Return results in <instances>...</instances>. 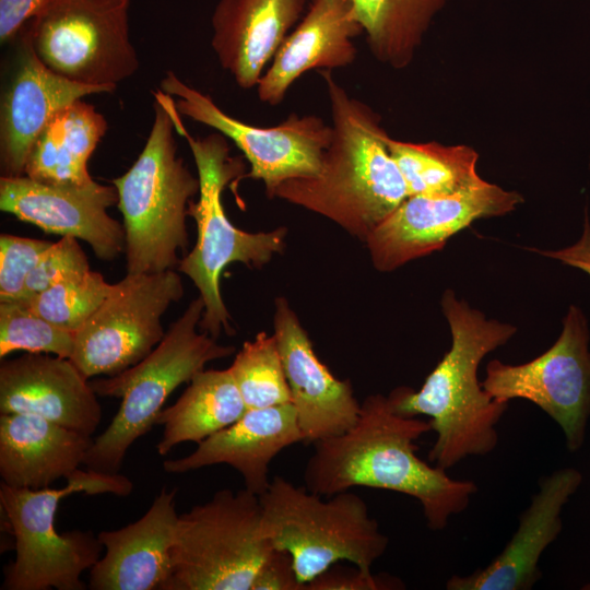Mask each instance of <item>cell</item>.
<instances>
[{"label": "cell", "instance_id": "f1b7e54d", "mask_svg": "<svg viewBox=\"0 0 590 590\" xmlns=\"http://www.w3.org/2000/svg\"><path fill=\"white\" fill-rule=\"evenodd\" d=\"M247 409L291 403V391L274 334L244 343L228 367Z\"/></svg>", "mask_w": 590, "mask_h": 590}, {"label": "cell", "instance_id": "ffe728a7", "mask_svg": "<svg viewBox=\"0 0 590 590\" xmlns=\"http://www.w3.org/2000/svg\"><path fill=\"white\" fill-rule=\"evenodd\" d=\"M363 33L349 0H311L276 50L257 84L258 97L271 106L283 102L305 72L345 68L354 62V38Z\"/></svg>", "mask_w": 590, "mask_h": 590}, {"label": "cell", "instance_id": "484cf974", "mask_svg": "<svg viewBox=\"0 0 590 590\" xmlns=\"http://www.w3.org/2000/svg\"><path fill=\"white\" fill-rule=\"evenodd\" d=\"M188 384L178 400L157 415L156 424L164 426L156 445L161 456L181 442H201L235 423L247 411L228 368L203 369Z\"/></svg>", "mask_w": 590, "mask_h": 590}, {"label": "cell", "instance_id": "52a82bcc", "mask_svg": "<svg viewBox=\"0 0 590 590\" xmlns=\"http://www.w3.org/2000/svg\"><path fill=\"white\" fill-rule=\"evenodd\" d=\"M60 488H16L0 485V504L14 538L15 559L4 569V590H83L81 575L101 558L97 535L73 530L59 533V503L75 493L127 496L132 482L119 473L75 470Z\"/></svg>", "mask_w": 590, "mask_h": 590}, {"label": "cell", "instance_id": "8992f818", "mask_svg": "<svg viewBox=\"0 0 590 590\" xmlns=\"http://www.w3.org/2000/svg\"><path fill=\"white\" fill-rule=\"evenodd\" d=\"M204 311L199 296L166 331L153 351L130 368L91 381L97 396L120 398V406L107 428L88 448L83 464L103 473H118L127 451L156 424L167 398L189 382L212 361L231 356L232 345H222L197 329Z\"/></svg>", "mask_w": 590, "mask_h": 590}, {"label": "cell", "instance_id": "8fae6325", "mask_svg": "<svg viewBox=\"0 0 590 590\" xmlns=\"http://www.w3.org/2000/svg\"><path fill=\"white\" fill-rule=\"evenodd\" d=\"M184 295L175 270L127 273L74 333L70 359L87 379L115 376L146 357L162 341V318Z\"/></svg>", "mask_w": 590, "mask_h": 590}, {"label": "cell", "instance_id": "7c38bea8", "mask_svg": "<svg viewBox=\"0 0 590 590\" xmlns=\"http://www.w3.org/2000/svg\"><path fill=\"white\" fill-rule=\"evenodd\" d=\"M589 339L583 312L571 305L560 335L547 351L519 365L491 361L482 387L502 402L534 403L559 425L567 449L575 452L583 445L590 418Z\"/></svg>", "mask_w": 590, "mask_h": 590}, {"label": "cell", "instance_id": "d4e9b609", "mask_svg": "<svg viewBox=\"0 0 590 590\" xmlns=\"http://www.w3.org/2000/svg\"><path fill=\"white\" fill-rule=\"evenodd\" d=\"M108 129L105 117L83 98L60 109L36 139L24 175L45 184L81 187L94 179L87 162Z\"/></svg>", "mask_w": 590, "mask_h": 590}, {"label": "cell", "instance_id": "d6a6232c", "mask_svg": "<svg viewBox=\"0 0 590 590\" xmlns=\"http://www.w3.org/2000/svg\"><path fill=\"white\" fill-rule=\"evenodd\" d=\"M90 269L87 257L78 239L63 236L44 252L26 280L21 299L43 292L68 275Z\"/></svg>", "mask_w": 590, "mask_h": 590}, {"label": "cell", "instance_id": "836d02e7", "mask_svg": "<svg viewBox=\"0 0 590 590\" xmlns=\"http://www.w3.org/2000/svg\"><path fill=\"white\" fill-rule=\"evenodd\" d=\"M404 583L389 575H374L371 570L330 567L305 585V590H397Z\"/></svg>", "mask_w": 590, "mask_h": 590}, {"label": "cell", "instance_id": "7402d4cb", "mask_svg": "<svg viewBox=\"0 0 590 590\" xmlns=\"http://www.w3.org/2000/svg\"><path fill=\"white\" fill-rule=\"evenodd\" d=\"M176 492L163 488L140 519L97 534L105 554L90 569V589L162 590L179 518Z\"/></svg>", "mask_w": 590, "mask_h": 590}, {"label": "cell", "instance_id": "9c48e42d", "mask_svg": "<svg viewBox=\"0 0 590 590\" xmlns=\"http://www.w3.org/2000/svg\"><path fill=\"white\" fill-rule=\"evenodd\" d=\"M272 550L259 496L247 488L220 489L179 515L162 590H251Z\"/></svg>", "mask_w": 590, "mask_h": 590}, {"label": "cell", "instance_id": "e575fe53", "mask_svg": "<svg viewBox=\"0 0 590 590\" xmlns=\"http://www.w3.org/2000/svg\"><path fill=\"white\" fill-rule=\"evenodd\" d=\"M251 590H305L300 583L291 554L273 548L258 570Z\"/></svg>", "mask_w": 590, "mask_h": 590}, {"label": "cell", "instance_id": "4fadbf2b", "mask_svg": "<svg viewBox=\"0 0 590 590\" xmlns=\"http://www.w3.org/2000/svg\"><path fill=\"white\" fill-rule=\"evenodd\" d=\"M160 90L175 99L180 115L231 140L250 164V172L243 177L263 181L269 198L282 182L319 172L332 137L331 126L322 118L291 114L278 126H252L226 114L173 71L162 79Z\"/></svg>", "mask_w": 590, "mask_h": 590}, {"label": "cell", "instance_id": "277c9868", "mask_svg": "<svg viewBox=\"0 0 590 590\" xmlns=\"http://www.w3.org/2000/svg\"><path fill=\"white\" fill-rule=\"evenodd\" d=\"M154 96L146 142L131 167L111 184L122 214L127 273L175 270L188 244L186 217L199 193V178L177 156L176 129L165 93Z\"/></svg>", "mask_w": 590, "mask_h": 590}, {"label": "cell", "instance_id": "d590c367", "mask_svg": "<svg viewBox=\"0 0 590 590\" xmlns=\"http://www.w3.org/2000/svg\"><path fill=\"white\" fill-rule=\"evenodd\" d=\"M46 0H0V40L16 37Z\"/></svg>", "mask_w": 590, "mask_h": 590}, {"label": "cell", "instance_id": "8d00e7d4", "mask_svg": "<svg viewBox=\"0 0 590 590\" xmlns=\"http://www.w3.org/2000/svg\"><path fill=\"white\" fill-rule=\"evenodd\" d=\"M535 251L543 256L559 260L565 264L580 269L590 275V222L587 212L585 216L583 232L577 243L559 250Z\"/></svg>", "mask_w": 590, "mask_h": 590}, {"label": "cell", "instance_id": "ac0fdd59", "mask_svg": "<svg viewBox=\"0 0 590 590\" xmlns=\"http://www.w3.org/2000/svg\"><path fill=\"white\" fill-rule=\"evenodd\" d=\"M87 380L70 358L27 353L4 359L0 411L37 415L92 436L102 420V406Z\"/></svg>", "mask_w": 590, "mask_h": 590}, {"label": "cell", "instance_id": "6da1fadb", "mask_svg": "<svg viewBox=\"0 0 590 590\" xmlns=\"http://www.w3.org/2000/svg\"><path fill=\"white\" fill-rule=\"evenodd\" d=\"M429 430L430 421L399 414L389 396L370 394L349 430L314 444L305 487L321 496L356 486L398 492L420 502L430 530H442L468 508L477 486L416 455L415 441Z\"/></svg>", "mask_w": 590, "mask_h": 590}, {"label": "cell", "instance_id": "7a4b0ae2", "mask_svg": "<svg viewBox=\"0 0 590 590\" xmlns=\"http://www.w3.org/2000/svg\"><path fill=\"white\" fill-rule=\"evenodd\" d=\"M327 87L332 137L319 172L282 182L272 197L320 214L351 235H368L408 197L390 154L380 116L321 71Z\"/></svg>", "mask_w": 590, "mask_h": 590}, {"label": "cell", "instance_id": "4316f807", "mask_svg": "<svg viewBox=\"0 0 590 590\" xmlns=\"http://www.w3.org/2000/svg\"><path fill=\"white\" fill-rule=\"evenodd\" d=\"M356 13L371 54L393 69H403L416 50L436 14L447 0H349Z\"/></svg>", "mask_w": 590, "mask_h": 590}, {"label": "cell", "instance_id": "cb8c5ba5", "mask_svg": "<svg viewBox=\"0 0 590 590\" xmlns=\"http://www.w3.org/2000/svg\"><path fill=\"white\" fill-rule=\"evenodd\" d=\"M92 442V436L37 415L1 413L2 483L16 488L49 487L83 464Z\"/></svg>", "mask_w": 590, "mask_h": 590}, {"label": "cell", "instance_id": "30bf717a", "mask_svg": "<svg viewBox=\"0 0 590 590\" xmlns=\"http://www.w3.org/2000/svg\"><path fill=\"white\" fill-rule=\"evenodd\" d=\"M130 2L46 0L20 35L57 74L116 90L140 66L130 37Z\"/></svg>", "mask_w": 590, "mask_h": 590}, {"label": "cell", "instance_id": "4dcf8cb0", "mask_svg": "<svg viewBox=\"0 0 590 590\" xmlns=\"http://www.w3.org/2000/svg\"><path fill=\"white\" fill-rule=\"evenodd\" d=\"M74 333L34 312L24 300L0 302V358L15 351L70 358Z\"/></svg>", "mask_w": 590, "mask_h": 590}, {"label": "cell", "instance_id": "5b68a950", "mask_svg": "<svg viewBox=\"0 0 590 590\" xmlns=\"http://www.w3.org/2000/svg\"><path fill=\"white\" fill-rule=\"evenodd\" d=\"M177 134L187 141L198 172L199 193L188 206V215L197 225V241L192 250L179 261L177 271L196 285L204 304L199 328L217 339L222 330L232 334L229 314L220 292V276L224 268L240 262L260 268L284 248L286 229L248 233L237 228L227 217L222 193L232 180L238 179L245 165L229 155L227 139L221 133L204 138L192 137L185 128L175 99L165 94Z\"/></svg>", "mask_w": 590, "mask_h": 590}, {"label": "cell", "instance_id": "ba28073f", "mask_svg": "<svg viewBox=\"0 0 590 590\" xmlns=\"http://www.w3.org/2000/svg\"><path fill=\"white\" fill-rule=\"evenodd\" d=\"M321 497L279 475L259 496L263 533L273 548L291 554L303 585L341 560L371 570L389 544L361 496Z\"/></svg>", "mask_w": 590, "mask_h": 590}, {"label": "cell", "instance_id": "603a6c76", "mask_svg": "<svg viewBox=\"0 0 590 590\" xmlns=\"http://www.w3.org/2000/svg\"><path fill=\"white\" fill-rule=\"evenodd\" d=\"M311 0H219L211 46L221 67L245 90L256 87Z\"/></svg>", "mask_w": 590, "mask_h": 590}, {"label": "cell", "instance_id": "44dd1931", "mask_svg": "<svg viewBox=\"0 0 590 590\" xmlns=\"http://www.w3.org/2000/svg\"><path fill=\"white\" fill-rule=\"evenodd\" d=\"M303 441L292 403L247 409L229 426L198 444L190 455L165 460L167 473H186L214 464H227L241 476L245 488L260 496L270 485L269 468L285 448Z\"/></svg>", "mask_w": 590, "mask_h": 590}, {"label": "cell", "instance_id": "1f68e13d", "mask_svg": "<svg viewBox=\"0 0 590 590\" xmlns=\"http://www.w3.org/2000/svg\"><path fill=\"white\" fill-rule=\"evenodd\" d=\"M52 241L10 234L0 236V302L20 300L28 275Z\"/></svg>", "mask_w": 590, "mask_h": 590}, {"label": "cell", "instance_id": "5bb4252c", "mask_svg": "<svg viewBox=\"0 0 590 590\" xmlns=\"http://www.w3.org/2000/svg\"><path fill=\"white\" fill-rule=\"evenodd\" d=\"M523 201L516 191L484 181L447 196H409L367 237L374 267L392 271L440 250L448 239L484 217L500 216Z\"/></svg>", "mask_w": 590, "mask_h": 590}, {"label": "cell", "instance_id": "83f0119b", "mask_svg": "<svg viewBox=\"0 0 590 590\" xmlns=\"http://www.w3.org/2000/svg\"><path fill=\"white\" fill-rule=\"evenodd\" d=\"M388 148L409 196H447L479 186V154L471 146L414 143L388 138Z\"/></svg>", "mask_w": 590, "mask_h": 590}, {"label": "cell", "instance_id": "d6986e66", "mask_svg": "<svg viewBox=\"0 0 590 590\" xmlns=\"http://www.w3.org/2000/svg\"><path fill=\"white\" fill-rule=\"evenodd\" d=\"M582 482L581 473L565 468L542 479L530 506L505 548L486 567L468 576H451L448 590H529L542 574L539 560L559 535L562 510Z\"/></svg>", "mask_w": 590, "mask_h": 590}, {"label": "cell", "instance_id": "e0dca14e", "mask_svg": "<svg viewBox=\"0 0 590 590\" xmlns=\"http://www.w3.org/2000/svg\"><path fill=\"white\" fill-rule=\"evenodd\" d=\"M86 85L46 67L21 35L13 71L0 102V161L3 176H22L30 152L51 118L63 107L93 94L113 93Z\"/></svg>", "mask_w": 590, "mask_h": 590}, {"label": "cell", "instance_id": "9a60e30c", "mask_svg": "<svg viewBox=\"0 0 590 590\" xmlns=\"http://www.w3.org/2000/svg\"><path fill=\"white\" fill-rule=\"evenodd\" d=\"M118 203L114 185L59 186L25 175L0 178V210L48 234L85 241L95 256L111 261L125 251L123 224L107 210Z\"/></svg>", "mask_w": 590, "mask_h": 590}, {"label": "cell", "instance_id": "f546056e", "mask_svg": "<svg viewBox=\"0 0 590 590\" xmlns=\"http://www.w3.org/2000/svg\"><path fill=\"white\" fill-rule=\"evenodd\" d=\"M111 284L91 269L66 276L24 300L37 315L75 332L99 307Z\"/></svg>", "mask_w": 590, "mask_h": 590}, {"label": "cell", "instance_id": "3957f363", "mask_svg": "<svg viewBox=\"0 0 590 590\" xmlns=\"http://www.w3.org/2000/svg\"><path fill=\"white\" fill-rule=\"evenodd\" d=\"M441 306L451 332L449 351L418 391L399 387L389 398L399 414L430 418L436 440L428 452V462L448 470L468 457L486 456L497 447L496 426L508 403L484 390L477 368L517 329L487 320L483 312L457 299L451 290L444 293Z\"/></svg>", "mask_w": 590, "mask_h": 590}, {"label": "cell", "instance_id": "2e32d148", "mask_svg": "<svg viewBox=\"0 0 590 590\" xmlns=\"http://www.w3.org/2000/svg\"><path fill=\"white\" fill-rule=\"evenodd\" d=\"M273 334L303 441L315 444L349 430L361 410L352 385L337 379L320 362L296 314L283 297L275 302Z\"/></svg>", "mask_w": 590, "mask_h": 590}]
</instances>
